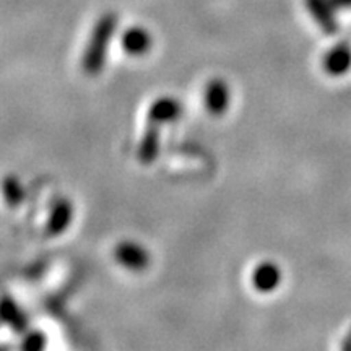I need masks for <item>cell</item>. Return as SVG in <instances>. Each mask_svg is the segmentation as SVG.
Here are the masks:
<instances>
[{
	"mask_svg": "<svg viewBox=\"0 0 351 351\" xmlns=\"http://www.w3.org/2000/svg\"><path fill=\"white\" fill-rule=\"evenodd\" d=\"M280 282H282V270L276 263H261L252 274L254 288L261 293L274 291V289L278 288Z\"/></svg>",
	"mask_w": 351,
	"mask_h": 351,
	"instance_id": "8",
	"label": "cell"
},
{
	"mask_svg": "<svg viewBox=\"0 0 351 351\" xmlns=\"http://www.w3.org/2000/svg\"><path fill=\"white\" fill-rule=\"evenodd\" d=\"M160 153V125L150 122L138 145V160L145 165H152Z\"/></svg>",
	"mask_w": 351,
	"mask_h": 351,
	"instance_id": "10",
	"label": "cell"
},
{
	"mask_svg": "<svg viewBox=\"0 0 351 351\" xmlns=\"http://www.w3.org/2000/svg\"><path fill=\"white\" fill-rule=\"evenodd\" d=\"M333 5L339 10H345V8H351V0H332Z\"/></svg>",
	"mask_w": 351,
	"mask_h": 351,
	"instance_id": "14",
	"label": "cell"
},
{
	"mask_svg": "<svg viewBox=\"0 0 351 351\" xmlns=\"http://www.w3.org/2000/svg\"><path fill=\"white\" fill-rule=\"evenodd\" d=\"M182 106L178 99L169 98V96H163V98L156 99L148 109V119L153 124H168V122H174L181 116Z\"/></svg>",
	"mask_w": 351,
	"mask_h": 351,
	"instance_id": "6",
	"label": "cell"
},
{
	"mask_svg": "<svg viewBox=\"0 0 351 351\" xmlns=\"http://www.w3.org/2000/svg\"><path fill=\"white\" fill-rule=\"evenodd\" d=\"M117 21L119 20H117V16L112 12L104 13L96 21L93 33H91V38L85 49V56H83V69H85V72L96 75V73L103 70L104 62H106L109 44H111L112 34L116 32Z\"/></svg>",
	"mask_w": 351,
	"mask_h": 351,
	"instance_id": "1",
	"label": "cell"
},
{
	"mask_svg": "<svg viewBox=\"0 0 351 351\" xmlns=\"http://www.w3.org/2000/svg\"><path fill=\"white\" fill-rule=\"evenodd\" d=\"M306 8L315 23L326 34H335L339 32V20H337L335 10L332 0H306Z\"/></svg>",
	"mask_w": 351,
	"mask_h": 351,
	"instance_id": "3",
	"label": "cell"
},
{
	"mask_svg": "<svg viewBox=\"0 0 351 351\" xmlns=\"http://www.w3.org/2000/svg\"><path fill=\"white\" fill-rule=\"evenodd\" d=\"M73 218V207L69 200H57L52 205L49 219H47V232L51 236H57L64 232L70 226Z\"/></svg>",
	"mask_w": 351,
	"mask_h": 351,
	"instance_id": "9",
	"label": "cell"
},
{
	"mask_svg": "<svg viewBox=\"0 0 351 351\" xmlns=\"http://www.w3.org/2000/svg\"><path fill=\"white\" fill-rule=\"evenodd\" d=\"M3 195H5V200L10 205H19L21 200H23L25 192L23 187H21V182L16 178H7L3 181Z\"/></svg>",
	"mask_w": 351,
	"mask_h": 351,
	"instance_id": "12",
	"label": "cell"
},
{
	"mask_svg": "<svg viewBox=\"0 0 351 351\" xmlns=\"http://www.w3.org/2000/svg\"><path fill=\"white\" fill-rule=\"evenodd\" d=\"M0 320L5 322L16 332H23L26 328V317L21 309L8 298L0 300Z\"/></svg>",
	"mask_w": 351,
	"mask_h": 351,
	"instance_id": "11",
	"label": "cell"
},
{
	"mask_svg": "<svg viewBox=\"0 0 351 351\" xmlns=\"http://www.w3.org/2000/svg\"><path fill=\"white\" fill-rule=\"evenodd\" d=\"M153 44L152 34L142 26H134L122 34V47L130 56H143L150 51Z\"/></svg>",
	"mask_w": 351,
	"mask_h": 351,
	"instance_id": "7",
	"label": "cell"
},
{
	"mask_svg": "<svg viewBox=\"0 0 351 351\" xmlns=\"http://www.w3.org/2000/svg\"><path fill=\"white\" fill-rule=\"evenodd\" d=\"M230 88H228L226 82L219 80V78H215L205 86L204 93V103L205 108H207L208 112L215 114V116H219L223 114L230 106Z\"/></svg>",
	"mask_w": 351,
	"mask_h": 351,
	"instance_id": "5",
	"label": "cell"
},
{
	"mask_svg": "<svg viewBox=\"0 0 351 351\" xmlns=\"http://www.w3.org/2000/svg\"><path fill=\"white\" fill-rule=\"evenodd\" d=\"M322 69L327 75L341 77L351 70V46L348 43H339L330 47L322 57Z\"/></svg>",
	"mask_w": 351,
	"mask_h": 351,
	"instance_id": "2",
	"label": "cell"
},
{
	"mask_svg": "<svg viewBox=\"0 0 351 351\" xmlns=\"http://www.w3.org/2000/svg\"><path fill=\"white\" fill-rule=\"evenodd\" d=\"M44 346H46V337H44V333H41V332L28 333V335H26L25 340H23V348L25 350L36 351V350L44 348Z\"/></svg>",
	"mask_w": 351,
	"mask_h": 351,
	"instance_id": "13",
	"label": "cell"
},
{
	"mask_svg": "<svg viewBox=\"0 0 351 351\" xmlns=\"http://www.w3.org/2000/svg\"><path fill=\"white\" fill-rule=\"evenodd\" d=\"M114 256L121 265H124L129 270L140 271L150 265V254L147 249L137 243H132V241H125V243L117 245Z\"/></svg>",
	"mask_w": 351,
	"mask_h": 351,
	"instance_id": "4",
	"label": "cell"
}]
</instances>
